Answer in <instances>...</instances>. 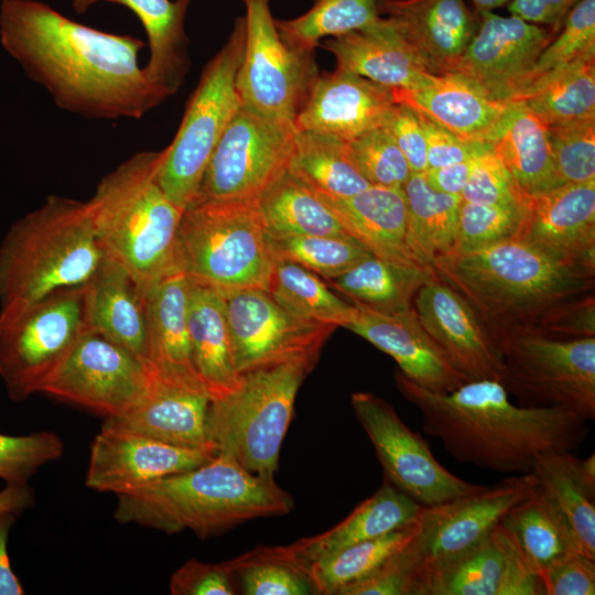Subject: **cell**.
<instances>
[{
    "instance_id": "4fadbf2b",
    "label": "cell",
    "mask_w": 595,
    "mask_h": 595,
    "mask_svg": "<svg viewBox=\"0 0 595 595\" xmlns=\"http://www.w3.org/2000/svg\"><path fill=\"white\" fill-rule=\"evenodd\" d=\"M245 45L236 87L241 105L295 123L317 77L314 52L298 50L281 37L271 0H241Z\"/></svg>"
},
{
    "instance_id": "ffe728a7",
    "label": "cell",
    "mask_w": 595,
    "mask_h": 595,
    "mask_svg": "<svg viewBox=\"0 0 595 595\" xmlns=\"http://www.w3.org/2000/svg\"><path fill=\"white\" fill-rule=\"evenodd\" d=\"M411 595H542L539 575L499 522L482 541L428 573Z\"/></svg>"
},
{
    "instance_id": "7a4b0ae2",
    "label": "cell",
    "mask_w": 595,
    "mask_h": 595,
    "mask_svg": "<svg viewBox=\"0 0 595 595\" xmlns=\"http://www.w3.org/2000/svg\"><path fill=\"white\" fill-rule=\"evenodd\" d=\"M400 393L415 405L425 434L441 441L457 462L493 472L531 473L545 452H573L589 435L587 421L559 407H522L501 382L470 380L434 393L394 376Z\"/></svg>"
},
{
    "instance_id": "4316f807",
    "label": "cell",
    "mask_w": 595,
    "mask_h": 595,
    "mask_svg": "<svg viewBox=\"0 0 595 595\" xmlns=\"http://www.w3.org/2000/svg\"><path fill=\"white\" fill-rule=\"evenodd\" d=\"M322 46L335 56L336 68L393 89L420 88L435 77L387 17H380L363 29L331 37Z\"/></svg>"
},
{
    "instance_id": "6125c7cd",
    "label": "cell",
    "mask_w": 595,
    "mask_h": 595,
    "mask_svg": "<svg viewBox=\"0 0 595 595\" xmlns=\"http://www.w3.org/2000/svg\"><path fill=\"white\" fill-rule=\"evenodd\" d=\"M473 158L450 165L428 169L423 173L424 177L433 190L461 196L472 171Z\"/></svg>"
},
{
    "instance_id": "836d02e7",
    "label": "cell",
    "mask_w": 595,
    "mask_h": 595,
    "mask_svg": "<svg viewBox=\"0 0 595 595\" xmlns=\"http://www.w3.org/2000/svg\"><path fill=\"white\" fill-rule=\"evenodd\" d=\"M100 1L125 6L137 15L150 48L144 71L167 97L175 94L188 69L185 15L190 0H74L73 8L84 13Z\"/></svg>"
},
{
    "instance_id": "8d00e7d4",
    "label": "cell",
    "mask_w": 595,
    "mask_h": 595,
    "mask_svg": "<svg viewBox=\"0 0 595 595\" xmlns=\"http://www.w3.org/2000/svg\"><path fill=\"white\" fill-rule=\"evenodd\" d=\"M401 191L407 206L409 248L420 266L432 270L439 259L455 248L462 197L433 190L423 173H411Z\"/></svg>"
},
{
    "instance_id": "f907efd6",
    "label": "cell",
    "mask_w": 595,
    "mask_h": 595,
    "mask_svg": "<svg viewBox=\"0 0 595 595\" xmlns=\"http://www.w3.org/2000/svg\"><path fill=\"white\" fill-rule=\"evenodd\" d=\"M347 144L355 165L371 185L401 188L411 174L405 158L381 126L365 131Z\"/></svg>"
},
{
    "instance_id": "277c9868",
    "label": "cell",
    "mask_w": 595,
    "mask_h": 595,
    "mask_svg": "<svg viewBox=\"0 0 595 595\" xmlns=\"http://www.w3.org/2000/svg\"><path fill=\"white\" fill-rule=\"evenodd\" d=\"M480 314L494 334L531 329L553 306L593 289L594 273L515 238L453 251L432 267Z\"/></svg>"
},
{
    "instance_id": "44dd1931",
    "label": "cell",
    "mask_w": 595,
    "mask_h": 595,
    "mask_svg": "<svg viewBox=\"0 0 595 595\" xmlns=\"http://www.w3.org/2000/svg\"><path fill=\"white\" fill-rule=\"evenodd\" d=\"M210 447H185L104 428L95 436L85 485L117 496L166 476L195 468L216 455Z\"/></svg>"
},
{
    "instance_id": "be15d7a7",
    "label": "cell",
    "mask_w": 595,
    "mask_h": 595,
    "mask_svg": "<svg viewBox=\"0 0 595 595\" xmlns=\"http://www.w3.org/2000/svg\"><path fill=\"white\" fill-rule=\"evenodd\" d=\"M14 513L0 515V595L23 594V587L14 575L7 551L9 531L14 521Z\"/></svg>"
},
{
    "instance_id": "7bdbcfd3",
    "label": "cell",
    "mask_w": 595,
    "mask_h": 595,
    "mask_svg": "<svg viewBox=\"0 0 595 595\" xmlns=\"http://www.w3.org/2000/svg\"><path fill=\"white\" fill-rule=\"evenodd\" d=\"M267 291L288 311L317 323L346 327L357 314L355 305L334 294L314 272L289 260L275 258Z\"/></svg>"
},
{
    "instance_id": "681fc988",
    "label": "cell",
    "mask_w": 595,
    "mask_h": 595,
    "mask_svg": "<svg viewBox=\"0 0 595 595\" xmlns=\"http://www.w3.org/2000/svg\"><path fill=\"white\" fill-rule=\"evenodd\" d=\"M524 208L526 206L484 205L462 199L453 251L477 250L513 238Z\"/></svg>"
},
{
    "instance_id": "8fae6325",
    "label": "cell",
    "mask_w": 595,
    "mask_h": 595,
    "mask_svg": "<svg viewBox=\"0 0 595 595\" xmlns=\"http://www.w3.org/2000/svg\"><path fill=\"white\" fill-rule=\"evenodd\" d=\"M85 285L0 307V376L12 400L42 392L88 328Z\"/></svg>"
},
{
    "instance_id": "60d3db41",
    "label": "cell",
    "mask_w": 595,
    "mask_h": 595,
    "mask_svg": "<svg viewBox=\"0 0 595 595\" xmlns=\"http://www.w3.org/2000/svg\"><path fill=\"white\" fill-rule=\"evenodd\" d=\"M286 169L315 193L331 197H349L371 186L346 141L315 131L298 130Z\"/></svg>"
},
{
    "instance_id": "e0dca14e",
    "label": "cell",
    "mask_w": 595,
    "mask_h": 595,
    "mask_svg": "<svg viewBox=\"0 0 595 595\" xmlns=\"http://www.w3.org/2000/svg\"><path fill=\"white\" fill-rule=\"evenodd\" d=\"M150 378L145 363L88 327L42 392L107 419L132 407Z\"/></svg>"
},
{
    "instance_id": "ee69618b",
    "label": "cell",
    "mask_w": 595,
    "mask_h": 595,
    "mask_svg": "<svg viewBox=\"0 0 595 595\" xmlns=\"http://www.w3.org/2000/svg\"><path fill=\"white\" fill-rule=\"evenodd\" d=\"M238 592L245 595L318 594L310 565L290 545L258 547L228 560Z\"/></svg>"
},
{
    "instance_id": "c3c4849f",
    "label": "cell",
    "mask_w": 595,
    "mask_h": 595,
    "mask_svg": "<svg viewBox=\"0 0 595 595\" xmlns=\"http://www.w3.org/2000/svg\"><path fill=\"white\" fill-rule=\"evenodd\" d=\"M554 187L595 181V118L548 127Z\"/></svg>"
},
{
    "instance_id": "6f0895ef",
    "label": "cell",
    "mask_w": 595,
    "mask_h": 595,
    "mask_svg": "<svg viewBox=\"0 0 595 595\" xmlns=\"http://www.w3.org/2000/svg\"><path fill=\"white\" fill-rule=\"evenodd\" d=\"M381 127L405 158L411 173H424L428 170L426 145L415 110L396 102L383 117Z\"/></svg>"
},
{
    "instance_id": "7c38bea8",
    "label": "cell",
    "mask_w": 595,
    "mask_h": 595,
    "mask_svg": "<svg viewBox=\"0 0 595 595\" xmlns=\"http://www.w3.org/2000/svg\"><path fill=\"white\" fill-rule=\"evenodd\" d=\"M504 355L501 381L522 407H559L595 419V337L553 338L532 329L495 334Z\"/></svg>"
},
{
    "instance_id": "03108f58",
    "label": "cell",
    "mask_w": 595,
    "mask_h": 595,
    "mask_svg": "<svg viewBox=\"0 0 595 595\" xmlns=\"http://www.w3.org/2000/svg\"><path fill=\"white\" fill-rule=\"evenodd\" d=\"M477 12L493 11L507 4L510 0H470Z\"/></svg>"
},
{
    "instance_id": "d6986e66",
    "label": "cell",
    "mask_w": 595,
    "mask_h": 595,
    "mask_svg": "<svg viewBox=\"0 0 595 595\" xmlns=\"http://www.w3.org/2000/svg\"><path fill=\"white\" fill-rule=\"evenodd\" d=\"M413 307L426 333L467 381H502L506 365L496 336L457 291L434 275L418 290Z\"/></svg>"
},
{
    "instance_id": "bcb514c9",
    "label": "cell",
    "mask_w": 595,
    "mask_h": 595,
    "mask_svg": "<svg viewBox=\"0 0 595 595\" xmlns=\"http://www.w3.org/2000/svg\"><path fill=\"white\" fill-rule=\"evenodd\" d=\"M380 17L379 0H314L306 12L277 20V26L288 45L314 52L322 39L363 29Z\"/></svg>"
},
{
    "instance_id": "db71d44e",
    "label": "cell",
    "mask_w": 595,
    "mask_h": 595,
    "mask_svg": "<svg viewBox=\"0 0 595 595\" xmlns=\"http://www.w3.org/2000/svg\"><path fill=\"white\" fill-rule=\"evenodd\" d=\"M461 197L476 204L520 207L526 206L529 199L483 142H479L473 158L472 171Z\"/></svg>"
},
{
    "instance_id": "9a60e30c",
    "label": "cell",
    "mask_w": 595,
    "mask_h": 595,
    "mask_svg": "<svg viewBox=\"0 0 595 595\" xmlns=\"http://www.w3.org/2000/svg\"><path fill=\"white\" fill-rule=\"evenodd\" d=\"M350 402L374 445L385 482L421 506L442 504L486 487L466 482L446 469L425 440L412 431L381 397L359 391L351 394Z\"/></svg>"
},
{
    "instance_id": "603a6c76",
    "label": "cell",
    "mask_w": 595,
    "mask_h": 595,
    "mask_svg": "<svg viewBox=\"0 0 595 595\" xmlns=\"http://www.w3.org/2000/svg\"><path fill=\"white\" fill-rule=\"evenodd\" d=\"M345 328L391 356L411 382L434 393H448L467 382L422 326L413 309L381 313L356 305Z\"/></svg>"
},
{
    "instance_id": "e575fe53",
    "label": "cell",
    "mask_w": 595,
    "mask_h": 595,
    "mask_svg": "<svg viewBox=\"0 0 595 595\" xmlns=\"http://www.w3.org/2000/svg\"><path fill=\"white\" fill-rule=\"evenodd\" d=\"M422 506L383 482L340 522L320 534L290 544L309 565L346 547L378 538L416 521Z\"/></svg>"
},
{
    "instance_id": "9c48e42d",
    "label": "cell",
    "mask_w": 595,
    "mask_h": 595,
    "mask_svg": "<svg viewBox=\"0 0 595 595\" xmlns=\"http://www.w3.org/2000/svg\"><path fill=\"white\" fill-rule=\"evenodd\" d=\"M275 263L257 201L194 199L182 214L174 264L220 291L268 289Z\"/></svg>"
},
{
    "instance_id": "74e56055",
    "label": "cell",
    "mask_w": 595,
    "mask_h": 595,
    "mask_svg": "<svg viewBox=\"0 0 595 595\" xmlns=\"http://www.w3.org/2000/svg\"><path fill=\"white\" fill-rule=\"evenodd\" d=\"M256 201L269 237L351 236L317 194L288 169Z\"/></svg>"
},
{
    "instance_id": "f546056e",
    "label": "cell",
    "mask_w": 595,
    "mask_h": 595,
    "mask_svg": "<svg viewBox=\"0 0 595 595\" xmlns=\"http://www.w3.org/2000/svg\"><path fill=\"white\" fill-rule=\"evenodd\" d=\"M317 196L375 257L400 266L422 267L408 245L407 206L401 188L371 185L349 197Z\"/></svg>"
},
{
    "instance_id": "2e32d148",
    "label": "cell",
    "mask_w": 595,
    "mask_h": 595,
    "mask_svg": "<svg viewBox=\"0 0 595 595\" xmlns=\"http://www.w3.org/2000/svg\"><path fill=\"white\" fill-rule=\"evenodd\" d=\"M220 292L240 375L293 359H317L336 328L293 314L263 289Z\"/></svg>"
},
{
    "instance_id": "f1b7e54d",
    "label": "cell",
    "mask_w": 595,
    "mask_h": 595,
    "mask_svg": "<svg viewBox=\"0 0 595 595\" xmlns=\"http://www.w3.org/2000/svg\"><path fill=\"white\" fill-rule=\"evenodd\" d=\"M85 289L87 326L148 365L143 288L123 266L106 256Z\"/></svg>"
},
{
    "instance_id": "5bb4252c",
    "label": "cell",
    "mask_w": 595,
    "mask_h": 595,
    "mask_svg": "<svg viewBox=\"0 0 595 595\" xmlns=\"http://www.w3.org/2000/svg\"><path fill=\"white\" fill-rule=\"evenodd\" d=\"M295 123L240 106L219 139L195 199L252 201L286 167Z\"/></svg>"
},
{
    "instance_id": "f6af8a7d",
    "label": "cell",
    "mask_w": 595,
    "mask_h": 595,
    "mask_svg": "<svg viewBox=\"0 0 595 595\" xmlns=\"http://www.w3.org/2000/svg\"><path fill=\"white\" fill-rule=\"evenodd\" d=\"M416 531L418 519L412 524L346 547L312 562L310 572L317 593L339 595L342 589L370 575L405 547Z\"/></svg>"
},
{
    "instance_id": "484cf974",
    "label": "cell",
    "mask_w": 595,
    "mask_h": 595,
    "mask_svg": "<svg viewBox=\"0 0 595 595\" xmlns=\"http://www.w3.org/2000/svg\"><path fill=\"white\" fill-rule=\"evenodd\" d=\"M434 75L451 72L477 31L479 14L465 0H379Z\"/></svg>"
},
{
    "instance_id": "d6a6232c",
    "label": "cell",
    "mask_w": 595,
    "mask_h": 595,
    "mask_svg": "<svg viewBox=\"0 0 595 595\" xmlns=\"http://www.w3.org/2000/svg\"><path fill=\"white\" fill-rule=\"evenodd\" d=\"M397 102L423 111L465 141L482 142L507 104L489 98L455 72L435 75L415 89H394Z\"/></svg>"
},
{
    "instance_id": "94428289",
    "label": "cell",
    "mask_w": 595,
    "mask_h": 595,
    "mask_svg": "<svg viewBox=\"0 0 595 595\" xmlns=\"http://www.w3.org/2000/svg\"><path fill=\"white\" fill-rule=\"evenodd\" d=\"M582 0H510L508 11L527 22L556 33L570 11Z\"/></svg>"
},
{
    "instance_id": "30bf717a",
    "label": "cell",
    "mask_w": 595,
    "mask_h": 595,
    "mask_svg": "<svg viewBox=\"0 0 595 595\" xmlns=\"http://www.w3.org/2000/svg\"><path fill=\"white\" fill-rule=\"evenodd\" d=\"M244 45L245 21L239 17L226 44L203 68L180 128L163 149L158 182L182 210L195 199L210 156L241 106L236 80Z\"/></svg>"
},
{
    "instance_id": "ab89813d",
    "label": "cell",
    "mask_w": 595,
    "mask_h": 595,
    "mask_svg": "<svg viewBox=\"0 0 595 595\" xmlns=\"http://www.w3.org/2000/svg\"><path fill=\"white\" fill-rule=\"evenodd\" d=\"M434 275L428 268L400 266L372 256L328 281L353 304L392 314L413 309L418 290Z\"/></svg>"
},
{
    "instance_id": "83f0119b",
    "label": "cell",
    "mask_w": 595,
    "mask_h": 595,
    "mask_svg": "<svg viewBox=\"0 0 595 595\" xmlns=\"http://www.w3.org/2000/svg\"><path fill=\"white\" fill-rule=\"evenodd\" d=\"M143 296L148 366L164 378L206 390L191 359L185 273L175 264L170 267L143 288Z\"/></svg>"
},
{
    "instance_id": "3957f363",
    "label": "cell",
    "mask_w": 595,
    "mask_h": 595,
    "mask_svg": "<svg viewBox=\"0 0 595 595\" xmlns=\"http://www.w3.org/2000/svg\"><path fill=\"white\" fill-rule=\"evenodd\" d=\"M292 496L274 478L253 475L216 454L195 468L118 496L115 518L166 533L191 530L201 539L218 536L257 518L283 516Z\"/></svg>"
},
{
    "instance_id": "d4e9b609",
    "label": "cell",
    "mask_w": 595,
    "mask_h": 595,
    "mask_svg": "<svg viewBox=\"0 0 595 595\" xmlns=\"http://www.w3.org/2000/svg\"><path fill=\"white\" fill-rule=\"evenodd\" d=\"M151 369V368H150ZM212 398L206 390L164 378L151 369L139 400L104 428L121 430L185 447H210L206 420Z\"/></svg>"
},
{
    "instance_id": "b9f144b4",
    "label": "cell",
    "mask_w": 595,
    "mask_h": 595,
    "mask_svg": "<svg viewBox=\"0 0 595 595\" xmlns=\"http://www.w3.org/2000/svg\"><path fill=\"white\" fill-rule=\"evenodd\" d=\"M500 522L515 536L540 578L562 558L578 551L560 516L536 487Z\"/></svg>"
},
{
    "instance_id": "1f68e13d",
    "label": "cell",
    "mask_w": 595,
    "mask_h": 595,
    "mask_svg": "<svg viewBox=\"0 0 595 595\" xmlns=\"http://www.w3.org/2000/svg\"><path fill=\"white\" fill-rule=\"evenodd\" d=\"M482 142L528 197L554 187L548 127L522 101L507 104Z\"/></svg>"
},
{
    "instance_id": "cb8c5ba5",
    "label": "cell",
    "mask_w": 595,
    "mask_h": 595,
    "mask_svg": "<svg viewBox=\"0 0 595 595\" xmlns=\"http://www.w3.org/2000/svg\"><path fill=\"white\" fill-rule=\"evenodd\" d=\"M397 102L394 89L336 68L317 75L298 113V130L315 131L346 142L381 126Z\"/></svg>"
},
{
    "instance_id": "52a82bcc",
    "label": "cell",
    "mask_w": 595,
    "mask_h": 595,
    "mask_svg": "<svg viewBox=\"0 0 595 595\" xmlns=\"http://www.w3.org/2000/svg\"><path fill=\"white\" fill-rule=\"evenodd\" d=\"M534 487L531 473L511 475L479 491L422 506L413 539L354 583L350 594L411 595L419 580L482 541Z\"/></svg>"
},
{
    "instance_id": "7402d4cb",
    "label": "cell",
    "mask_w": 595,
    "mask_h": 595,
    "mask_svg": "<svg viewBox=\"0 0 595 595\" xmlns=\"http://www.w3.org/2000/svg\"><path fill=\"white\" fill-rule=\"evenodd\" d=\"M513 238L594 273L595 181L565 184L529 197Z\"/></svg>"
},
{
    "instance_id": "5b68a950",
    "label": "cell",
    "mask_w": 595,
    "mask_h": 595,
    "mask_svg": "<svg viewBox=\"0 0 595 595\" xmlns=\"http://www.w3.org/2000/svg\"><path fill=\"white\" fill-rule=\"evenodd\" d=\"M106 256L86 202L51 195L13 225L0 246V305L85 285Z\"/></svg>"
},
{
    "instance_id": "ac0fdd59",
    "label": "cell",
    "mask_w": 595,
    "mask_h": 595,
    "mask_svg": "<svg viewBox=\"0 0 595 595\" xmlns=\"http://www.w3.org/2000/svg\"><path fill=\"white\" fill-rule=\"evenodd\" d=\"M478 14L477 31L451 72L489 98L512 102L529 86L536 63L555 33L512 14Z\"/></svg>"
},
{
    "instance_id": "816d5d0a",
    "label": "cell",
    "mask_w": 595,
    "mask_h": 595,
    "mask_svg": "<svg viewBox=\"0 0 595 595\" xmlns=\"http://www.w3.org/2000/svg\"><path fill=\"white\" fill-rule=\"evenodd\" d=\"M591 51H595V0H582L570 11L561 29L540 54L530 84Z\"/></svg>"
},
{
    "instance_id": "6da1fadb",
    "label": "cell",
    "mask_w": 595,
    "mask_h": 595,
    "mask_svg": "<svg viewBox=\"0 0 595 595\" xmlns=\"http://www.w3.org/2000/svg\"><path fill=\"white\" fill-rule=\"evenodd\" d=\"M0 41L65 111L140 119L167 98L139 63L141 40L80 24L42 1L1 0Z\"/></svg>"
},
{
    "instance_id": "d590c367",
    "label": "cell",
    "mask_w": 595,
    "mask_h": 595,
    "mask_svg": "<svg viewBox=\"0 0 595 595\" xmlns=\"http://www.w3.org/2000/svg\"><path fill=\"white\" fill-rule=\"evenodd\" d=\"M573 452H545L531 474L536 489L569 529L577 550L595 559V493L582 482Z\"/></svg>"
},
{
    "instance_id": "7dc6e473",
    "label": "cell",
    "mask_w": 595,
    "mask_h": 595,
    "mask_svg": "<svg viewBox=\"0 0 595 595\" xmlns=\"http://www.w3.org/2000/svg\"><path fill=\"white\" fill-rule=\"evenodd\" d=\"M268 240L275 258L295 262L327 280L374 256L354 236H268Z\"/></svg>"
},
{
    "instance_id": "ba28073f",
    "label": "cell",
    "mask_w": 595,
    "mask_h": 595,
    "mask_svg": "<svg viewBox=\"0 0 595 595\" xmlns=\"http://www.w3.org/2000/svg\"><path fill=\"white\" fill-rule=\"evenodd\" d=\"M316 361L300 358L245 372L237 389L212 400L206 434L216 453L274 478L299 388Z\"/></svg>"
},
{
    "instance_id": "f35d334b",
    "label": "cell",
    "mask_w": 595,
    "mask_h": 595,
    "mask_svg": "<svg viewBox=\"0 0 595 595\" xmlns=\"http://www.w3.org/2000/svg\"><path fill=\"white\" fill-rule=\"evenodd\" d=\"M517 100L547 127L595 118V51L539 76Z\"/></svg>"
},
{
    "instance_id": "680465c9",
    "label": "cell",
    "mask_w": 595,
    "mask_h": 595,
    "mask_svg": "<svg viewBox=\"0 0 595 595\" xmlns=\"http://www.w3.org/2000/svg\"><path fill=\"white\" fill-rule=\"evenodd\" d=\"M542 595H594L595 559L572 551L540 578Z\"/></svg>"
},
{
    "instance_id": "91938a15",
    "label": "cell",
    "mask_w": 595,
    "mask_h": 595,
    "mask_svg": "<svg viewBox=\"0 0 595 595\" xmlns=\"http://www.w3.org/2000/svg\"><path fill=\"white\" fill-rule=\"evenodd\" d=\"M414 110L425 139L428 169L463 162L474 156L479 142L465 141L423 111Z\"/></svg>"
},
{
    "instance_id": "11a10c76",
    "label": "cell",
    "mask_w": 595,
    "mask_h": 595,
    "mask_svg": "<svg viewBox=\"0 0 595 595\" xmlns=\"http://www.w3.org/2000/svg\"><path fill=\"white\" fill-rule=\"evenodd\" d=\"M553 338L595 337L594 294H581L560 302L531 328Z\"/></svg>"
},
{
    "instance_id": "4dcf8cb0",
    "label": "cell",
    "mask_w": 595,
    "mask_h": 595,
    "mask_svg": "<svg viewBox=\"0 0 595 595\" xmlns=\"http://www.w3.org/2000/svg\"><path fill=\"white\" fill-rule=\"evenodd\" d=\"M187 332L194 369L212 400L237 389L241 375L234 360L224 296L190 279Z\"/></svg>"
},
{
    "instance_id": "9f6ffc18",
    "label": "cell",
    "mask_w": 595,
    "mask_h": 595,
    "mask_svg": "<svg viewBox=\"0 0 595 595\" xmlns=\"http://www.w3.org/2000/svg\"><path fill=\"white\" fill-rule=\"evenodd\" d=\"M172 595L239 594L228 561L205 563L191 559L175 570L170 578Z\"/></svg>"
},
{
    "instance_id": "e7e4bbea",
    "label": "cell",
    "mask_w": 595,
    "mask_h": 595,
    "mask_svg": "<svg viewBox=\"0 0 595 595\" xmlns=\"http://www.w3.org/2000/svg\"><path fill=\"white\" fill-rule=\"evenodd\" d=\"M34 504V494L28 483L7 484L0 491V515L19 513Z\"/></svg>"
},
{
    "instance_id": "f5cc1de1",
    "label": "cell",
    "mask_w": 595,
    "mask_h": 595,
    "mask_svg": "<svg viewBox=\"0 0 595 595\" xmlns=\"http://www.w3.org/2000/svg\"><path fill=\"white\" fill-rule=\"evenodd\" d=\"M64 452L61 437L51 431L12 436L0 433V478L7 484H24L43 465Z\"/></svg>"
},
{
    "instance_id": "8992f818",
    "label": "cell",
    "mask_w": 595,
    "mask_h": 595,
    "mask_svg": "<svg viewBox=\"0 0 595 595\" xmlns=\"http://www.w3.org/2000/svg\"><path fill=\"white\" fill-rule=\"evenodd\" d=\"M163 154L164 150L132 154L99 181L86 202L106 255L142 288L174 266L183 214L158 182Z\"/></svg>"
}]
</instances>
